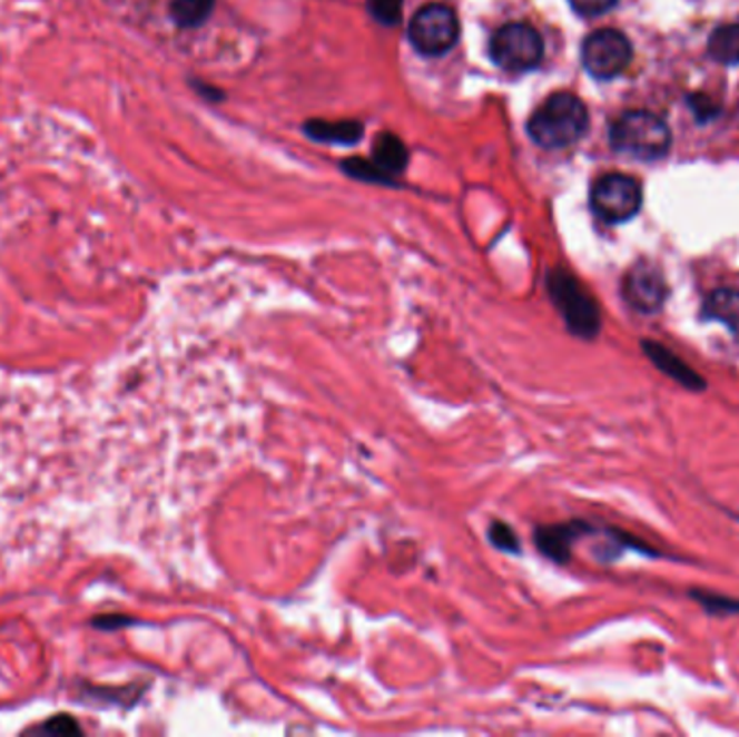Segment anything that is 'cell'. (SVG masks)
Here are the masks:
<instances>
[{
	"mask_svg": "<svg viewBox=\"0 0 739 737\" xmlns=\"http://www.w3.org/2000/svg\"><path fill=\"white\" fill-rule=\"evenodd\" d=\"M548 295L560 312L566 330L580 340H594L601 333V309L591 293L564 268L548 275Z\"/></svg>",
	"mask_w": 739,
	"mask_h": 737,
	"instance_id": "2",
	"label": "cell"
},
{
	"mask_svg": "<svg viewBox=\"0 0 739 737\" xmlns=\"http://www.w3.org/2000/svg\"><path fill=\"white\" fill-rule=\"evenodd\" d=\"M368 9L381 24H398L403 18V0H368Z\"/></svg>",
	"mask_w": 739,
	"mask_h": 737,
	"instance_id": "18",
	"label": "cell"
},
{
	"mask_svg": "<svg viewBox=\"0 0 739 737\" xmlns=\"http://www.w3.org/2000/svg\"><path fill=\"white\" fill-rule=\"evenodd\" d=\"M589 111L584 102L566 91L550 96L528 121V135L548 149L569 148L584 137Z\"/></svg>",
	"mask_w": 739,
	"mask_h": 737,
	"instance_id": "1",
	"label": "cell"
},
{
	"mask_svg": "<svg viewBox=\"0 0 739 737\" xmlns=\"http://www.w3.org/2000/svg\"><path fill=\"white\" fill-rule=\"evenodd\" d=\"M591 206L601 222L625 223L638 215L642 190L629 176L608 174L592 186Z\"/></svg>",
	"mask_w": 739,
	"mask_h": 737,
	"instance_id": "6",
	"label": "cell"
},
{
	"mask_svg": "<svg viewBox=\"0 0 739 737\" xmlns=\"http://www.w3.org/2000/svg\"><path fill=\"white\" fill-rule=\"evenodd\" d=\"M41 731L46 734H61V736H68V734H80V727L76 725L75 718L70 716H57L52 720H48Z\"/></svg>",
	"mask_w": 739,
	"mask_h": 737,
	"instance_id": "20",
	"label": "cell"
},
{
	"mask_svg": "<svg viewBox=\"0 0 739 737\" xmlns=\"http://www.w3.org/2000/svg\"><path fill=\"white\" fill-rule=\"evenodd\" d=\"M690 599L697 601L702 610L711 617H731V615H739V599L729 597V594H720L713 590L692 589Z\"/></svg>",
	"mask_w": 739,
	"mask_h": 737,
	"instance_id": "16",
	"label": "cell"
},
{
	"mask_svg": "<svg viewBox=\"0 0 739 737\" xmlns=\"http://www.w3.org/2000/svg\"><path fill=\"white\" fill-rule=\"evenodd\" d=\"M709 57L725 66L739 63V24H725L716 29L707 43Z\"/></svg>",
	"mask_w": 739,
	"mask_h": 737,
	"instance_id": "14",
	"label": "cell"
},
{
	"mask_svg": "<svg viewBox=\"0 0 739 737\" xmlns=\"http://www.w3.org/2000/svg\"><path fill=\"white\" fill-rule=\"evenodd\" d=\"M307 135L325 144H357L364 135L359 121H309Z\"/></svg>",
	"mask_w": 739,
	"mask_h": 737,
	"instance_id": "13",
	"label": "cell"
},
{
	"mask_svg": "<svg viewBox=\"0 0 739 737\" xmlns=\"http://www.w3.org/2000/svg\"><path fill=\"white\" fill-rule=\"evenodd\" d=\"M629 61L631 43L614 29L594 31L582 46V63L594 78H614L628 68Z\"/></svg>",
	"mask_w": 739,
	"mask_h": 737,
	"instance_id": "7",
	"label": "cell"
},
{
	"mask_svg": "<svg viewBox=\"0 0 739 737\" xmlns=\"http://www.w3.org/2000/svg\"><path fill=\"white\" fill-rule=\"evenodd\" d=\"M701 316L704 321L722 323L729 332L739 337V291L716 288L702 303Z\"/></svg>",
	"mask_w": 739,
	"mask_h": 737,
	"instance_id": "11",
	"label": "cell"
},
{
	"mask_svg": "<svg viewBox=\"0 0 739 737\" xmlns=\"http://www.w3.org/2000/svg\"><path fill=\"white\" fill-rule=\"evenodd\" d=\"M543 39L523 22L502 27L491 39V59L506 72H530L543 61Z\"/></svg>",
	"mask_w": 739,
	"mask_h": 737,
	"instance_id": "4",
	"label": "cell"
},
{
	"mask_svg": "<svg viewBox=\"0 0 739 737\" xmlns=\"http://www.w3.org/2000/svg\"><path fill=\"white\" fill-rule=\"evenodd\" d=\"M642 351L649 357V362L658 370H662L668 379L677 381L688 392H704L707 381L702 379L697 370L686 364L677 353H672L668 346L656 342V340H642Z\"/></svg>",
	"mask_w": 739,
	"mask_h": 737,
	"instance_id": "10",
	"label": "cell"
},
{
	"mask_svg": "<svg viewBox=\"0 0 739 737\" xmlns=\"http://www.w3.org/2000/svg\"><path fill=\"white\" fill-rule=\"evenodd\" d=\"M215 9V0H174L171 18L180 29H195L204 24Z\"/></svg>",
	"mask_w": 739,
	"mask_h": 737,
	"instance_id": "15",
	"label": "cell"
},
{
	"mask_svg": "<svg viewBox=\"0 0 739 737\" xmlns=\"http://www.w3.org/2000/svg\"><path fill=\"white\" fill-rule=\"evenodd\" d=\"M610 144L631 158L658 160L668 154L672 137L662 117L649 111H628L612 124Z\"/></svg>",
	"mask_w": 739,
	"mask_h": 737,
	"instance_id": "3",
	"label": "cell"
},
{
	"mask_svg": "<svg viewBox=\"0 0 739 737\" xmlns=\"http://www.w3.org/2000/svg\"><path fill=\"white\" fill-rule=\"evenodd\" d=\"M459 39V20L456 13L440 4L422 7L408 22V41L422 55L437 57L447 52Z\"/></svg>",
	"mask_w": 739,
	"mask_h": 737,
	"instance_id": "5",
	"label": "cell"
},
{
	"mask_svg": "<svg viewBox=\"0 0 739 737\" xmlns=\"http://www.w3.org/2000/svg\"><path fill=\"white\" fill-rule=\"evenodd\" d=\"M569 2L580 16H601L617 4V0H569Z\"/></svg>",
	"mask_w": 739,
	"mask_h": 737,
	"instance_id": "19",
	"label": "cell"
},
{
	"mask_svg": "<svg viewBox=\"0 0 739 737\" xmlns=\"http://www.w3.org/2000/svg\"><path fill=\"white\" fill-rule=\"evenodd\" d=\"M599 530L591 525L589 521L571 519V521H562V523L539 525L534 530V543H536L539 552L543 553L545 558L554 560L555 564H566L571 560L573 546L580 539L592 537Z\"/></svg>",
	"mask_w": 739,
	"mask_h": 737,
	"instance_id": "9",
	"label": "cell"
},
{
	"mask_svg": "<svg viewBox=\"0 0 739 737\" xmlns=\"http://www.w3.org/2000/svg\"><path fill=\"white\" fill-rule=\"evenodd\" d=\"M623 298L631 309L640 314L660 312L668 298V284L662 268L649 259L635 262L623 279Z\"/></svg>",
	"mask_w": 739,
	"mask_h": 737,
	"instance_id": "8",
	"label": "cell"
},
{
	"mask_svg": "<svg viewBox=\"0 0 739 737\" xmlns=\"http://www.w3.org/2000/svg\"><path fill=\"white\" fill-rule=\"evenodd\" d=\"M489 541L500 552H521V541H519L518 532L509 523H504V521H493L489 525Z\"/></svg>",
	"mask_w": 739,
	"mask_h": 737,
	"instance_id": "17",
	"label": "cell"
},
{
	"mask_svg": "<svg viewBox=\"0 0 739 737\" xmlns=\"http://www.w3.org/2000/svg\"><path fill=\"white\" fill-rule=\"evenodd\" d=\"M372 165L376 167V171L390 180L392 176L401 174L407 167V148L403 146V141L394 135H378L376 144H374V158Z\"/></svg>",
	"mask_w": 739,
	"mask_h": 737,
	"instance_id": "12",
	"label": "cell"
}]
</instances>
